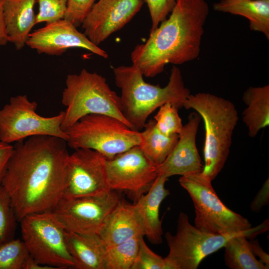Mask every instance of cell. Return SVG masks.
Returning a JSON list of instances; mask_svg holds the SVG:
<instances>
[{
  "label": "cell",
  "mask_w": 269,
  "mask_h": 269,
  "mask_svg": "<svg viewBox=\"0 0 269 269\" xmlns=\"http://www.w3.org/2000/svg\"><path fill=\"white\" fill-rule=\"evenodd\" d=\"M60 138L38 135L15 143L1 186L17 221L52 211L63 198L69 153Z\"/></svg>",
  "instance_id": "6da1fadb"
},
{
  "label": "cell",
  "mask_w": 269,
  "mask_h": 269,
  "mask_svg": "<svg viewBox=\"0 0 269 269\" xmlns=\"http://www.w3.org/2000/svg\"><path fill=\"white\" fill-rule=\"evenodd\" d=\"M209 13L205 0H177L169 17L131 52L132 65L143 76L152 78L168 64L180 65L197 59Z\"/></svg>",
  "instance_id": "7a4b0ae2"
},
{
  "label": "cell",
  "mask_w": 269,
  "mask_h": 269,
  "mask_svg": "<svg viewBox=\"0 0 269 269\" xmlns=\"http://www.w3.org/2000/svg\"><path fill=\"white\" fill-rule=\"evenodd\" d=\"M113 71L116 84L121 91L123 114L135 131L142 130L149 116L166 103L178 109L183 108L190 94L176 65L172 67L168 82L164 87L146 82L141 72L133 65L114 67Z\"/></svg>",
  "instance_id": "3957f363"
},
{
  "label": "cell",
  "mask_w": 269,
  "mask_h": 269,
  "mask_svg": "<svg viewBox=\"0 0 269 269\" xmlns=\"http://www.w3.org/2000/svg\"><path fill=\"white\" fill-rule=\"evenodd\" d=\"M183 108L195 111L204 121L205 164L202 172L212 181L224 167L229 156L239 120L237 110L230 100L205 92L190 94Z\"/></svg>",
  "instance_id": "277c9868"
},
{
  "label": "cell",
  "mask_w": 269,
  "mask_h": 269,
  "mask_svg": "<svg viewBox=\"0 0 269 269\" xmlns=\"http://www.w3.org/2000/svg\"><path fill=\"white\" fill-rule=\"evenodd\" d=\"M65 86L61 98L66 107L61 125L64 132L81 118L93 114L113 116L132 129L123 114L120 96L104 77L83 69L79 74L68 75Z\"/></svg>",
  "instance_id": "5b68a950"
},
{
  "label": "cell",
  "mask_w": 269,
  "mask_h": 269,
  "mask_svg": "<svg viewBox=\"0 0 269 269\" xmlns=\"http://www.w3.org/2000/svg\"><path fill=\"white\" fill-rule=\"evenodd\" d=\"M68 146L95 150L106 159L113 158L141 142L140 131L132 129L113 116L86 115L65 131Z\"/></svg>",
  "instance_id": "8992f818"
},
{
  "label": "cell",
  "mask_w": 269,
  "mask_h": 269,
  "mask_svg": "<svg viewBox=\"0 0 269 269\" xmlns=\"http://www.w3.org/2000/svg\"><path fill=\"white\" fill-rule=\"evenodd\" d=\"M179 182L193 201L195 226L199 229L224 235L243 233L252 228L248 219L224 205L214 190L212 181L202 171L181 176Z\"/></svg>",
  "instance_id": "52a82bcc"
},
{
  "label": "cell",
  "mask_w": 269,
  "mask_h": 269,
  "mask_svg": "<svg viewBox=\"0 0 269 269\" xmlns=\"http://www.w3.org/2000/svg\"><path fill=\"white\" fill-rule=\"evenodd\" d=\"M19 222L21 240L33 260L54 269L74 268L66 230L52 211L26 215Z\"/></svg>",
  "instance_id": "ba28073f"
},
{
  "label": "cell",
  "mask_w": 269,
  "mask_h": 269,
  "mask_svg": "<svg viewBox=\"0 0 269 269\" xmlns=\"http://www.w3.org/2000/svg\"><path fill=\"white\" fill-rule=\"evenodd\" d=\"M37 106L26 95L11 97L0 109V139L10 144L32 136L49 135L66 141L68 136L61 128L64 112L44 117L36 113Z\"/></svg>",
  "instance_id": "9c48e42d"
},
{
  "label": "cell",
  "mask_w": 269,
  "mask_h": 269,
  "mask_svg": "<svg viewBox=\"0 0 269 269\" xmlns=\"http://www.w3.org/2000/svg\"><path fill=\"white\" fill-rule=\"evenodd\" d=\"M234 235L203 231L191 225L188 216L181 212L176 234H165L169 250L165 258L168 269H196L206 257L224 247Z\"/></svg>",
  "instance_id": "30bf717a"
},
{
  "label": "cell",
  "mask_w": 269,
  "mask_h": 269,
  "mask_svg": "<svg viewBox=\"0 0 269 269\" xmlns=\"http://www.w3.org/2000/svg\"><path fill=\"white\" fill-rule=\"evenodd\" d=\"M120 201L115 190H110L95 196L63 197L52 211L66 231L98 234Z\"/></svg>",
  "instance_id": "8fae6325"
},
{
  "label": "cell",
  "mask_w": 269,
  "mask_h": 269,
  "mask_svg": "<svg viewBox=\"0 0 269 269\" xmlns=\"http://www.w3.org/2000/svg\"><path fill=\"white\" fill-rule=\"evenodd\" d=\"M157 166L139 145L134 146L111 159H106L109 187L111 190L126 191L136 201L148 190L157 177Z\"/></svg>",
  "instance_id": "7c38bea8"
},
{
  "label": "cell",
  "mask_w": 269,
  "mask_h": 269,
  "mask_svg": "<svg viewBox=\"0 0 269 269\" xmlns=\"http://www.w3.org/2000/svg\"><path fill=\"white\" fill-rule=\"evenodd\" d=\"M69 154L66 187L63 197L98 195L110 190L106 158L90 149L79 148Z\"/></svg>",
  "instance_id": "4fadbf2b"
},
{
  "label": "cell",
  "mask_w": 269,
  "mask_h": 269,
  "mask_svg": "<svg viewBox=\"0 0 269 269\" xmlns=\"http://www.w3.org/2000/svg\"><path fill=\"white\" fill-rule=\"evenodd\" d=\"M26 45L39 54L51 56H60L70 48H80L104 58L108 57L105 50L64 18L47 23L31 32Z\"/></svg>",
  "instance_id": "5bb4252c"
},
{
  "label": "cell",
  "mask_w": 269,
  "mask_h": 269,
  "mask_svg": "<svg viewBox=\"0 0 269 269\" xmlns=\"http://www.w3.org/2000/svg\"><path fill=\"white\" fill-rule=\"evenodd\" d=\"M144 0H99L81 26L84 34L96 45L121 29L139 11Z\"/></svg>",
  "instance_id": "9a60e30c"
},
{
  "label": "cell",
  "mask_w": 269,
  "mask_h": 269,
  "mask_svg": "<svg viewBox=\"0 0 269 269\" xmlns=\"http://www.w3.org/2000/svg\"><path fill=\"white\" fill-rule=\"evenodd\" d=\"M201 118L196 112L188 116V122L179 134L171 152L157 166V174L167 178L202 171L203 165L196 146V138Z\"/></svg>",
  "instance_id": "2e32d148"
},
{
  "label": "cell",
  "mask_w": 269,
  "mask_h": 269,
  "mask_svg": "<svg viewBox=\"0 0 269 269\" xmlns=\"http://www.w3.org/2000/svg\"><path fill=\"white\" fill-rule=\"evenodd\" d=\"M98 234L107 247L134 237L144 236L142 225L134 204L127 203L121 200L106 219Z\"/></svg>",
  "instance_id": "e0dca14e"
},
{
  "label": "cell",
  "mask_w": 269,
  "mask_h": 269,
  "mask_svg": "<svg viewBox=\"0 0 269 269\" xmlns=\"http://www.w3.org/2000/svg\"><path fill=\"white\" fill-rule=\"evenodd\" d=\"M167 179L163 175H157L147 193L141 195L134 204L142 225L144 235L153 244L162 242V221L159 212L162 201L170 194L165 188Z\"/></svg>",
  "instance_id": "ac0fdd59"
},
{
  "label": "cell",
  "mask_w": 269,
  "mask_h": 269,
  "mask_svg": "<svg viewBox=\"0 0 269 269\" xmlns=\"http://www.w3.org/2000/svg\"><path fill=\"white\" fill-rule=\"evenodd\" d=\"M69 252L77 269H106L108 247L98 234L65 232Z\"/></svg>",
  "instance_id": "d6986e66"
},
{
  "label": "cell",
  "mask_w": 269,
  "mask_h": 269,
  "mask_svg": "<svg viewBox=\"0 0 269 269\" xmlns=\"http://www.w3.org/2000/svg\"><path fill=\"white\" fill-rule=\"evenodd\" d=\"M35 0H5L3 15L8 42L16 50L25 46L31 30L35 25L34 7Z\"/></svg>",
  "instance_id": "ffe728a7"
},
{
  "label": "cell",
  "mask_w": 269,
  "mask_h": 269,
  "mask_svg": "<svg viewBox=\"0 0 269 269\" xmlns=\"http://www.w3.org/2000/svg\"><path fill=\"white\" fill-rule=\"evenodd\" d=\"M269 229V220L249 231L234 235L224 245V261L231 269H268L252 252L247 238L254 237Z\"/></svg>",
  "instance_id": "44dd1931"
},
{
  "label": "cell",
  "mask_w": 269,
  "mask_h": 269,
  "mask_svg": "<svg viewBox=\"0 0 269 269\" xmlns=\"http://www.w3.org/2000/svg\"><path fill=\"white\" fill-rule=\"evenodd\" d=\"M213 7L215 11L246 17L251 30L261 32L269 39V0H220Z\"/></svg>",
  "instance_id": "7402d4cb"
},
{
  "label": "cell",
  "mask_w": 269,
  "mask_h": 269,
  "mask_svg": "<svg viewBox=\"0 0 269 269\" xmlns=\"http://www.w3.org/2000/svg\"><path fill=\"white\" fill-rule=\"evenodd\" d=\"M243 100L246 108L242 120L250 137L269 125V86L250 87L244 93Z\"/></svg>",
  "instance_id": "603a6c76"
},
{
  "label": "cell",
  "mask_w": 269,
  "mask_h": 269,
  "mask_svg": "<svg viewBox=\"0 0 269 269\" xmlns=\"http://www.w3.org/2000/svg\"><path fill=\"white\" fill-rule=\"evenodd\" d=\"M140 132L141 142L139 145L144 154L153 163H162L172 151L179 137L178 134L166 135L157 128L154 119L146 122Z\"/></svg>",
  "instance_id": "cb8c5ba5"
},
{
  "label": "cell",
  "mask_w": 269,
  "mask_h": 269,
  "mask_svg": "<svg viewBox=\"0 0 269 269\" xmlns=\"http://www.w3.org/2000/svg\"><path fill=\"white\" fill-rule=\"evenodd\" d=\"M140 237L108 247L106 269H132L138 253Z\"/></svg>",
  "instance_id": "d4e9b609"
},
{
  "label": "cell",
  "mask_w": 269,
  "mask_h": 269,
  "mask_svg": "<svg viewBox=\"0 0 269 269\" xmlns=\"http://www.w3.org/2000/svg\"><path fill=\"white\" fill-rule=\"evenodd\" d=\"M29 257L22 240L13 238L0 245V269H24Z\"/></svg>",
  "instance_id": "484cf974"
},
{
  "label": "cell",
  "mask_w": 269,
  "mask_h": 269,
  "mask_svg": "<svg viewBox=\"0 0 269 269\" xmlns=\"http://www.w3.org/2000/svg\"><path fill=\"white\" fill-rule=\"evenodd\" d=\"M17 221L10 198L0 185V245L14 238Z\"/></svg>",
  "instance_id": "4316f807"
},
{
  "label": "cell",
  "mask_w": 269,
  "mask_h": 269,
  "mask_svg": "<svg viewBox=\"0 0 269 269\" xmlns=\"http://www.w3.org/2000/svg\"><path fill=\"white\" fill-rule=\"evenodd\" d=\"M158 109L154 117L158 130L167 136L174 134H179L183 127L178 114L179 109L169 102L163 104Z\"/></svg>",
  "instance_id": "83f0119b"
},
{
  "label": "cell",
  "mask_w": 269,
  "mask_h": 269,
  "mask_svg": "<svg viewBox=\"0 0 269 269\" xmlns=\"http://www.w3.org/2000/svg\"><path fill=\"white\" fill-rule=\"evenodd\" d=\"M39 5V11L35 16V25L46 24L64 17L67 0H35Z\"/></svg>",
  "instance_id": "f1b7e54d"
},
{
  "label": "cell",
  "mask_w": 269,
  "mask_h": 269,
  "mask_svg": "<svg viewBox=\"0 0 269 269\" xmlns=\"http://www.w3.org/2000/svg\"><path fill=\"white\" fill-rule=\"evenodd\" d=\"M132 269H168V267L165 258L152 251L143 236H140L138 253Z\"/></svg>",
  "instance_id": "f546056e"
},
{
  "label": "cell",
  "mask_w": 269,
  "mask_h": 269,
  "mask_svg": "<svg viewBox=\"0 0 269 269\" xmlns=\"http://www.w3.org/2000/svg\"><path fill=\"white\" fill-rule=\"evenodd\" d=\"M96 0H67L64 18L76 27L81 26L91 11Z\"/></svg>",
  "instance_id": "4dcf8cb0"
},
{
  "label": "cell",
  "mask_w": 269,
  "mask_h": 269,
  "mask_svg": "<svg viewBox=\"0 0 269 269\" xmlns=\"http://www.w3.org/2000/svg\"><path fill=\"white\" fill-rule=\"evenodd\" d=\"M147 3L151 20L150 32L165 20L173 10L177 0H144Z\"/></svg>",
  "instance_id": "1f68e13d"
},
{
  "label": "cell",
  "mask_w": 269,
  "mask_h": 269,
  "mask_svg": "<svg viewBox=\"0 0 269 269\" xmlns=\"http://www.w3.org/2000/svg\"><path fill=\"white\" fill-rule=\"evenodd\" d=\"M269 201V178L264 183L251 203L250 208L253 212H259Z\"/></svg>",
  "instance_id": "d6a6232c"
},
{
  "label": "cell",
  "mask_w": 269,
  "mask_h": 269,
  "mask_svg": "<svg viewBox=\"0 0 269 269\" xmlns=\"http://www.w3.org/2000/svg\"><path fill=\"white\" fill-rule=\"evenodd\" d=\"M13 150V145L0 139V185H1Z\"/></svg>",
  "instance_id": "836d02e7"
},
{
  "label": "cell",
  "mask_w": 269,
  "mask_h": 269,
  "mask_svg": "<svg viewBox=\"0 0 269 269\" xmlns=\"http://www.w3.org/2000/svg\"><path fill=\"white\" fill-rule=\"evenodd\" d=\"M251 250L255 256L259 257L260 260L269 269V255L265 252L257 240L249 242Z\"/></svg>",
  "instance_id": "e575fe53"
},
{
  "label": "cell",
  "mask_w": 269,
  "mask_h": 269,
  "mask_svg": "<svg viewBox=\"0 0 269 269\" xmlns=\"http://www.w3.org/2000/svg\"><path fill=\"white\" fill-rule=\"evenodd\" d=\"M5 0H0V47L4 46L8 42L3 15V6Z\"/></svg>",
  "instance_id": "d590c367"
},
{
  "label": "cell",
  "mask_w": 269,
  "mask_h": 269,
  "mask_svg": "<svg viewBox=\"0 0 269 269\" xmlns=\"http://www.w3.org/2000/svg\"><path fill=\"white\" fill-rule=\"evenodd\" d=\"M24 269H54L52 267L36 262L30 256L28 258Z\"/></svg>",
  "instance_id": "8d00e7d4"
},
{
  "label": "cell",
  "mask_w": 269,
  "mask_h": 269,
  "mask_svg": "<svg viewBox=\"0 0 269 269\" xmlns=\"http://www.w3.org/2000/svg\"></svg>",
  "instance_id": "74e56055"
}]
</instances>
